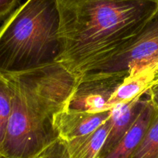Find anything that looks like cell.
Masks as SVG:
<instances>
[{
    "label": "cell",
    "instance_id": "6da1fadb",
    "mask_svg": "<svg viewBox=\"0 0 158 158\" xmlns=\"http://www.w3.org/2000/svg\"><path fill=\"white\" fill-rule=\"evenodd\" d=\"M62 52L58 63L81 77L140 31L158 0H56Z\"/></svg>",
    "mask_w": 158,
    "mask_h": 158
},
{
    "label": "cell",
    "instance_id": "7a4b0ae2",
    "mask_svg": "<svg viewBox=\"0 0 158 158\" xmlns=\"http://www.w3.org/2000/svg\"><path fill=\"white\" fill-rule=\"evenodd\" d=\"M8 77L13 100L0 157L35 158L60 138L55 117L66 108L80 77L58 62Z\"/></svg>",
    "mask_w": 158,
    "mask_h": 158
},
{
    "label": "cell",
    "instance_id": "3957f363",
    "mask_svg": "<svg viewBox=\"0 0 158 158\" xmlns=\"http://www.w3.org/2000/svg\"><path fill=\"white\" fill-rule=\"evenodd\" d=\"M59 30L56 0H26L0 26V74L17 75L57 63Z\"/></svg>",
    "mask_w": 158,
    "mask_h": 158
},
{
    "label": "cell",
    "instance_id": "277c9868",
    "mask_svg": "<svg viewBox=\"0 0 158 158\" xmlns=\"http://www.w3.org/2000/svg\"><path fill=\"white\" fill-rule=\"evenodd\" d=\"M153 66H158V5L132 40L84 75L128 76Z\"/></svg>",
    "mask_w": 158,
    "mask_h": 158
},
{
    "label": "cell",
    "instance_id": "5b68a950",
    "mask_svg": "<svg viewBox=\"0 0 158 158\" xmlns=\"http://www.w3.org/2000/svg\"><path fill=\"white\" fill-rule=\"evenodd\" d=\"M127 77L125 74L82 76L65 109L86 113L110 110V100Z\"/></svg>",
    "mask_w": 158,
    "mask_h": 158
},
{
    "label": "cell",
    "instance_id": "8992f818",
    "mask_svg": "<svg viewBox=\"0 0 158 158\" xmlns=\"http://www.w3.org/2000/svg\"><path fill=\"white\" fill-rule=\"evenodd\" d=\"M143 97H138L113 108L110 117V130L97 158H103L109 154L131 130L148 100V98Z\"/></svg>",
    "mask_w": 158,
    "mask_h": 158
},
{
    "label": "cell",
    "instance_id": "52a82bcc",
    "mask_svg": "<svg viewBox=\"0 0 158 158\" xmlns=\"http://www.w3.org/2000/svg\"><path fill=\"white\" fill-rule=\"evenodd\" d=\"M111 110L86 113L63 110L55 117V127L60 138L66 141L93 132L104 123Z\"/></svg>",
    "mask_w": 158,
    "mask_h": 158
},
{
    "label": "cell",
    "instance_id": "ba28073f",
    "mask_svg": "<svg viewBox=\"0 0 158 158\" xmlns=\"http://www.w3.org/2000/svg\"><path fill=\"white\" fill-rule=\"evenodd\" d=\"M155 109L148 97L146 104L131 130L120 143L103 158H129L148 131L155 113Z\"/></svg>",
    "mask_w": 158,
    "mask_h": 158
},
{
    "label": "cell",
    "instance_id": "9c48e42d",
    "mask_svg": "<svg viewBox=\"0 0 158 158\" xmlns=\"http://www.w3.org/2000/svg\"><path fill=\"white\" fill-rule=\"evenodd\" d=\"M157 72L158 66H153L128 75L113 94L108 103L109 109L144 96Z\"/></svg>",
    "mask_w": 158,
    "mask_h": 158
},
{
    "label": "cell",
    "instance_id": "30bf717a",
    "mask_svg": "<svg viewBox=\"0 0 158 158\" xmlns=\"http://www.w3.org/2000/svg\"><path fill=\"white\" fill-rule=\"evenodd\" d=\"M111 127L110 119L93 132L66 142L70 158H97Z\"/></svg>",
    "mask_w": 158,
    "mask_h": 158
},
{
    "label": "cell",
    "instance_id": "8fae6325",
    "mask_svg": "<svg viewBox=\"0 0 158 158\" xmlns=\"http://www.w3.org/2000/svg\"><path fill=\"white\" fill-rule=\"evenodd\" d=\"M129 158H158V108L148 131Z\"/></svg>",
    "mask_w": 158,
    "mask_h": 158
},
{
    "label": "cell",
    "instance_id": "7c38bea8",
    "mask_svg": "<svg viewBox=\"0 0 158 158\" xmlns=\"http://www.w3.org/2000/svg\"><path fill=\"white\" fill-rule=\"evenodd\" d=\"M13 100V89L9 77L0 74V147L4 140L10 118Z\"/></svg>",
    "mask_w": 158,
    "mask_h": 158
},
{
    "label": "cell",
    "instance_id": "4fadbf2b",
    "mask_svg": "<svg viewBox=\"0 0 158 158\" xmlns=\"http://www.w3.org/2000/svg\"><path fill=\"white\" fill-rule=\"evenodd\" d=\"M35 158H70L66 140L60 137Z\"/></svg>",
    "mask_w": 158,
    "mask_h": 158
},
{
    "label": "cell",
    "instance_id": "5bb4252c",
    "mask_svg": "<svg viewBox=\"0 0 158 158\" xmlns=\"http://www.w3.org/2000/svg\"><path fill=\"white\" fill-rule=\"evenodd\" d=\"M22 0H0V21L7 18L19 6Z\"/></svg>",
    "mask_w": 158,
    "mask_h": 158
},
{
    "label": "cell",
    "instance_id": "9a60e30c",
    "mask_svg": "<svg viewBox=\"0 0 158 158\" xmlns=\"http://www.w3.org/2000/svg\"><path fill=\"white\" fill-rule=\"evenodd\" d=\"M145 95H148V99L151 100L154 107L158 108V72Z\"/></svg>",
    "mask_w": 158,
    "mask_h": 158
},
{
    "label": "cell",
    "instance_id": "2e32d148",
    "mask_svg": "<svg viewBox=\"0 0 158 158\" xmlns=\"http://www.w3.org/2000/svg\"><path fill=\"white\" fill-rule=\"evenodd\" d=\"M0 158H2V157H0Z\"/></svg>",
    "mask_w": 158,
    "mask_h": 158
}]
</instances>
